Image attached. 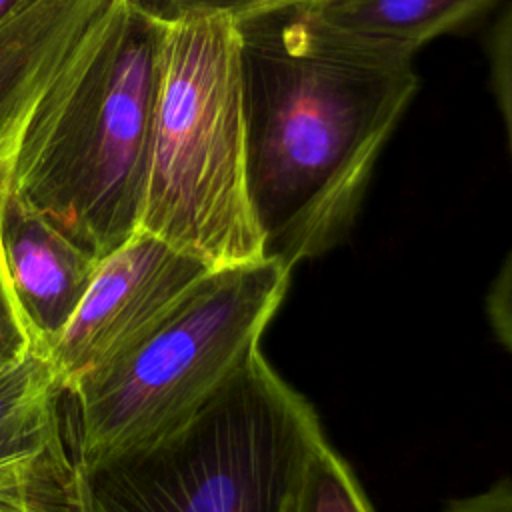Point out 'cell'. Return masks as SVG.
Returning <instances> with one entry per match:
<instances>
[{"label":"cell","mask_w":512,"mask_h":512,"mask_svg":"<svg viewBox=\"0 0 512 512\" xmlns=\"http://www.w3.org/2000/svg\"><path fill=\"white\" fill-rule=\"evenodd\" d=\"M118 0H26L0 22V184L72 58Z\"/></svg>","instance_id":"cell-7"},{"label":"cell","mask_w":512,"mask_h":512,"mask_svg":"<svg viewBox=\"0 0 512 512\" xmlns=\"http://www.w3.org/2000/svg\"><path fill=\"white\" fill-rule=\"evenodd\" d=\"M160 20L186 16H222L244 22L256 16L298 8L314 0H134Z\"/></svg>","instance_id":"cell-13"},{"label":"cell","mask_w":512,"mask_h":512,"mask_svg":"<svg viewBox=\"0 0 512 512\" xmlns=\"http://www.w3.org/2000/svg\"><path fill=\"white\" fill-rule=\"evenodd\" d=\"M6 188H8V182H6V184H0V212H2V202H4V194H6Z\"/></svg>","instance_id":"cell-20"},{"label":"cell","mask_w":512,"mask_h":512,"mask_svg":"<svg viewBox=\"0 0 512 512\" xmlns=\"http://www.w3.org/2000/svg\"><path fill=\"white\" fill-rule=\"evenodd\" d=\"M26 0H0V22L4 18H8L20 4H24Z\"/></svg>","instance_id":"cell-19"},{"label":"cell","mask_w":512,"mask_h":512,"mask_svg":"<svg viewBox=\"0 0 512 512\" xmlns=\"http://www.w3.org/2000/svg\"><path fill=\"white\" fill-rule=\"evenodd\" d=\"M488 316L498 340L512 352V252L488 292Z\"/></svg>","instance_id":"cell-16"},{"label":"cell","mask_w":512,"mask_h":512,"mask_svg":"<svg viewBox=\"0 0 512 512\" xmlns=\"http://www.w3.org/2000/svg\"><path fill=\"white\" fill-rule=\"evenodd\" d=\"M164 20L118 0L36 110L8 192L106 258L138 230Z\"/></svg>","instance_id":"cell-2"},{"label":"cell","mask_w":512,"mask_h":512,"mask_svg":"<svg viewBox=\"0 0 512 512\" xmlns=\"http://www.w3.org/2000/svg\"><path fill=\"white\" fill-rule=\"evenodd\" d=\"M444 512H512V480H500L480 494L454 500Z\"/></svg>","instance_id":"cell-17"},{"label":"cell","mask_w":512,"mask_h":512,"mask_svg":"<svg viewBox=\"0 0 512 512\" xmlns=\"http://www.w3.org/2000/svg\"><path fill=\"white\" fill-rule=\"evenodd\" d=\"M138 230L212 268L264 260L246 188L240 34L230 18L164 20Z\"/></svg>","instance_id":"cell-3"},{"label":"cell","mask_w":512,"mask_h":512,"mask_svg":"<svg viewBox=\"0 0 512 512\" xmlns=\"http://www.w3.org/2000/svg\"><path fill=\"white\" fill-rule=\"evenodd\" d=\"M26 480H28V476H26ZM26 480L0 492V512H28V506H26Z\"/></svg>","instance_id":"cell-18"},{"label":"cell","mask_w":512,"mask_h":512,"mask_svg":"<svg viewBox=\"0 0 512 512\" xmlns=\"http://www.w3.org/2000/svg\"><path fill=\"white\" fill-rule=\"evenodd\" d=\"M236 26L252 220L262 258L292 270L348 236L420 76L410 56L338 38L298 8Z\"/></svg>","instance_id":"cell-1"},{"label":"cell","mask_w":512,"mask_h":512,"mask_svg":"<svg viewBox=\"0 0 512 512\" xmlns=\"http://www.w3.org/2000/svg\"><path fill=\"white\" fill-rule=\"evenodd\" d=\"M290 272L270 260L212 270L130 352L60 392L72 456L92 468L192 418L260 350Z\"/></svg>","instance_id":"cell-4"},{"label":"cell","mask_w":512,"mask_h":512,"mask_svg":"<svg viewBox=\"0 0 512 512\" xmlns=\"http://www.w3.org/2000/svg\"><path fill=\"white\" fill-rule=\"evenodd\" d=\"M60 390L48 358L0 362V490L20 484L60 424Z\"/></svg>","instance_id":"cell-10"},{"label":"cell","mask_w":512,"mask_h":512,"mask_svg":"<svg viewBox=\"0 0 512 512\" xmlns=\"http://www.w3.org/2000/svg\"><path fill=\"white\" fill-rule=\"evenodd\" d=\"M212 270L204 260L136 230L100 260L74 316L46 354L58 390L130 352Z\"/></svg>","instance_id":"cell-6"},{"label":"cell","mask_w":512,"mask_h":512,"mask_svg":"<svg viewBox=\"0 0 512 512\" xmlns=\"http://www.w3.org/2000/svg\"><path fill=\"white\" fill-rule=\"evenodd\" d=\"M32 354H42L28 328L26 318L10 288L0 256V362H22Z\"/></svg>","instance_id":"cell-15"},{"label":"cell","mask_w":512,"mask_h":512,"mask_svg":"<svg viewBox=\"0 0 512 512\" xmlns=\"http://www.w3.org/2000/svg\"><path fill=\"white\" fill-rule=\"evenodd\" d=\"M324 438L312 404L256 350L182 426L84 468L92 512H294Z\"/></svg>","instance_id":"cell-5"},{"label":"cell","mask_w":512,"mask_h":512,"mask_svg":"<svg viewBox=\"0 0 512 512\" xmlns=\"http://www.w3.org/2000/svg\"><path fill=\"white\" fill-rule=\"evenodd\" d=\"M488 54L492 88L504 118L512 158V4L498 16L490 30Z\"/></svg>","instance_id":"cell-14"},{"label":"cell","mask_w":512,"mask_h":512,"mask_svg":"<svg viewBox=\"0 0 512 512\" xmlns=\"http://www.w3.org/2000/svg\"><path fill=\"white\" fill-rule=\"evenodd\" d=\"M26 506L28 512H92L84 466L68 450L60 424L30 468Z\"/></svg>","instance_id":"cell-11"},{"label":"cell","mask_w":512,"mask_h":512,"mask_svg":"<svg viewBox=\"0 0 512 512\" xmlns=\"http://www.w3.org/2000/svg\"><path fill=\"white\" fill-rule=\"evenodd\" d=\"M0 256L22 316L46 356L90 288L100 258L60 234L8 188L0 212Z\"/></svg>","instance_id":"cell-8"},{"label":"cell","mask_w":512,"mask_h":512,"mask_svg":"<svg viewBox=\"0 0 512 512\" xmlns=\"http://www.w3.org/2000/svg\"><path fill=\"white\" fill-rule=\"evenodd\" d=\"M494 0H314L298 10L320 30L352 44L410 56L426 42L452 32Z\"/></svg>","instance_id":"cell-9"},{"label":"cell","mask_w":512,"mask_h":512,"mask_svg":"<svg viewBox=\"0 0 512 512\" xmlns=\"http://www.w3.org/2000/svg\"><path fill=\"white\" fill-rule=\"evenodd\" d=\"M294 512H374L348 462L326 438L306 462Z\"/></svg>","instance_id":"cell-12"}]
</instances>
